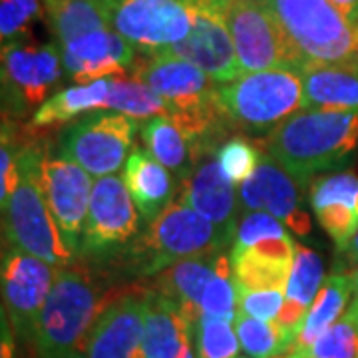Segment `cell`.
I'll return each instance as SVG.
<instances>
[{
    "instance_id": "obj_26",
    "label": "cell",
    "mask_w": 358,
    "mask_h": 358,
    "mask_svg": "<svg viewBox=\"0 0 358 358\" xmlns=\"http://www.w3.org/2000/svg\"><path fill=\"white\" fill-rule=\"evenodd\" d=\"M110 82L112 78L60 90L36 110L32 117V126L34 128L62 126L72 122L78 115L90 114L94 110H106V102L110 96Z\"/></svg>"
},
{
    "instance_id": "obj_34",
    "label": "cell",
    "mask_w": 358,
    "mask_h": 358,
    "mask_svg": "<svg viewBox=\"0 0 358 358\" xmlns=\"http://www.w3.org/2000/svg\"><path fill=\"white\" fill-rule=\"evenodd\" d=\"M307 358H358V294L345 315L313 343Z\"/></svg>"
},
{
    "instance_id": "obj_9",
    "label": "cell",
    "mask_w": 358,
    "mask_h": 358,
    "mask_svg": "<svg viewBox=\"0 0 358 358\" xmlns=\"http://www.w3.org/2000/svg\"><path fill=\"white\" fill-rule=\"evenodd\" d=\"M199 0H120L110 22L122 38L143 54H157L185 38Z\"/></svg>"
},
{
    "instance_id": "obj_20",
    "label": "cell",
    "mask_w": 358,
    "mask_h": 358,
    "mask_svg": "<svg viewBox=\"0 0 358 358\" xmlns=\"http://www.w3.org/2000/svg\"><path fill=\"white\" fill-rule=\"evenodd\" d=\"M296 243L291 235L251 247H231V265L239 293L287 291Z\"/></svg>"
},
{
    "instance_id": "obj_31",
    "label": "cell",
    "mask_w": 358,
    "mask_h": 358,
    "mask_svg": "<svg viewBox=\"0 0 358 358\" xmlns=\"http://www.w3.org/2000/svg\"><path fill=\"white\" fill-rule=\"evenodd\" d=\"M201 315L233 320L239 315V287L231 265L229 253H219L215 275L201 296Z\"/></svg>"
},
{
    "instance_id": "obj_28",
    "label": "cell",
    "mask_w": 358,
    "mask_h": 358,
    "mask_svg": "<svg viewBox=\"0 0 358 358\" xmlns=\"http://www.w3.org/2000/svg\"><path fill=\"white\" fill-rule=\"evenodd\" d=\"M44 6L50 16L58 46L90 32L112 28V10L90 0H44Z\"/></svg>"
},
{
    "instance_id": "obj_8",
    "label": "cell",
    "mask_w": 358,
    "mask_h": 358,
    "mask_svg": "<svg viewBox=\"0 0 358 358\" xmlns=\"http://www.w3.org/2000/svg\"><path fill=\"white\" fill-rule=\"evenodd\" d=\"M138 126V120L129 115L96 112L66 129L60 138V152L92 178L114 176L128 162Z\"/></svg>"
},
{
    "instance_id": "obj_32",
    "label": "cell",
    "mask_w": 358,
    "mask_h": 358,
    "mask_svg": "<svg viewBox=\"0 0 358 358\" xmlns=\"http://www.w3.org/2000/svg\"><path fill=\"white\" fill-rule=\"evenodd\" d=\"M195 358H239L241 343L235 322L201 315L193 327Z\"/></svg>"
},
{
    "instance_id": "obj_1",
    "label": "cell",
    "mask_w": 358,
    "mask_h": 358,
    "mask_svg": "<svg viewBox=\"0 0 358 358\" xmlns=\"http://www.w3.org/2000/svg\"><path fill=\"white\" fill-rule=\"evenodd\" d=\"M357 148L358 112L299 110L265 140V154L307 183L343 166Z\"/></svg>"
},
{
    "instance_id": "obj_10",
    "label": "cell",
    "mask_w": 358,
    "mask_h": 358,
    "mask_svg": "<svg viewBox=\"0 0 358 358\" xmlns=\"http://www.w3.org/2000/svg\"><path fill=\"white\" fill-rule=\"evenodd\" d=\"M64 74L62 54L54 44L36 46L24 40L2 44V92L4 106L18 115L38 110L46 94Z\"/></svg>"
},
{
    "instance_id": "obj_25",
    "label": "cell",
    "mask_w": 358,
    "mask_h": 358,
    "mask_svg": "<svg viewBox=\"0 0 358 358\" xmlns=\"http://www.w3.org/2000/svg\"><path fill=\"white\" fill-rule=\"evenodd\" d=\"M215 263L217 255L179 261L157 275L154 291L178 303L187 320L195 324L201 317V296L205 287L215 275Z\"/></svg>"
},
{
    "instance_id": "obj_30",
    "label": "cell",
    "mask_w": 358,
    "mask_h": 358,
    "mask_svg": "<svg viewBox=\"0 0 358 358\" xmlns=\"http://www.w3.org/2000/svg\"><path fill=\"white\" fill-rule=\"evenodd\" d=\"M103 112H117L140 122L155 115H169V108L162 96L138 78H112Z\"/></svg>"
},
{
    "instance_id": "obj_12",
    "label": "cell",
    "mask_w": 358,
    "mask_h": 358,
    "mask_svg": "<svg viewBox=\"0 0 358 358\" xmlns=\"http://www.w3.org/2000/svg\"><path fill=\"white\" fill-rule=\"evenodd\" d=\"M157 54H167L197 66L217 84H229L243 76L235 44L219 10V0H199L192 32L171 48Z\"/></svg>"
},
{
    "instance_id": "obj_24",
    "label": "cell",
    "mask_w": 358,
    "mask_h": 358,
    "mask_svg": "<svg viewBox=\"0 0 358 358\" xmlns=\"http://www.w3.org/2000/svg\"><path fill=\"white\" fill-rule=\"evenodd\" d=\"M352 294H355V287H352L350 275L334 273L331 277H327L317 299L308 307L305 319L296 327L294 345L289 352H296L303 358H307V350L313 346V343L345 315Z\"/></svg>"
},
{
    "instance_id": "obj_23",
    "label": "cell",
    "mask_w": 358,
    "mask_h": 358,
    "mask_svg": "<svg viewBox=\"0 0 358 358\" xmlns=\"http://www.w3.org/2000/svg\"><path fill=\"white\" fill-rule=\"evenodd\" d=\"M124 181L140 215L148 223L159 217L173 203L176 181L169 169L143 148L131 150L124 167Z\"/></svg>"
},
{
    "instance_id": "obj_18",
    "label": "cell",
    "mask_w": 358,
    "mask_h": 358,
    "mask_svg": "<svg viewBox=\"0 0 358 358\" xmlns=\"http://www.w3.org/2000/svg\"><path fill=\"white\" fill-rule=\"evenodd\" d=\"M185 203L217 227L237 229L239 192L217 162V150H207L193 155L189 173L181 181V195Z\"/></svg>"
},
{
    "instance_id": "obj_14",
    "label": "cell",
    "mask_w": 358,
    "mask_h": 358,
    "mask_svg": "<svg viewBox=\"0 0 358 358\" xmlns=\"http://www.w3.org/2000/svg\"><path fill=\"white\" fill-rule=\"evenodd\" d=\"M310 183L294 178L268 154L259 162L251 178L239 185V201L247 211H265L285 221L294 235L307 237L310 217L305 209V189Z\"/></svg>"
},
{
    "instance_id": "obj_13",
    "label": "cell",
    "mask_w": 358,
    "mask_h": 358,
    "mask_svg": "<svg viewBox=\"0 0 358 358\" xmlns=\"http://www.w3.org/2000/svg\"><path fill=\"white\" fill-rule=\"evenodd\" d=\"M54 273L52 265L14 247L2 255L4 313H8L14 333L26 343H34L38 317L50 294Z\"/></svg>"
},
{
    "instance_id": "obj_45",
    "label": "cell",
    "mask_w": 358,
    "mask_h": 358,
    "mask_svg": "<svg viewBox=\"0 0 358 358\" xmlns=\"http://www.w3.org/2000/svg\"><path fill=\"white\" fill-rule=\"evenodd\" d=\"M350 279H352V287H355V294H358V267L350 273Z\"/></svg>"
},
{
    "instance_id": "obj_17",
    "label": "cell",
    "mask_w": 358,
    "mask_h": 358,
    "mask_svg": "<svg viewBox=\"0 0 358 358\" xmlns=\"http://www.w3.org/2000/svg\"><path fill=\"white\" fill-rule=\"evenodd\" d=\"M58 48L64 72L76 84L124 78L136 64V48L112 28L84 34Z\"/></svg>"
},
{
    "instance_id": "obj_44",
    "label": "cell",
    "mask_w": 358,
    "mask_h": 358,
    "mask_svg": "<svg viewBox=\"0 0 358 358\" xmlns=\"http://www.w3.org/2000/svg\"><path fill=\"white\" fill-rule=\"evenodd\" d=\"M64 358H88L86 357V352L84 350H80V348H76V350H72V352H68Z\"/></svg>"
},
{
    "instance_id": "obj_29",
    "label": "cell",
    "mask_w": 358,
    "mask_h": 358,
    "mask_svg": "<svg viewBox=\"0 0 358 358\" xmlns=\"http://www.w3.org/2000/svg\"><path fill=\"white\" fill-rule=\"evenodd\" d=\"M241 350L249 358H273L289 352L294 345V331L277 320H259L243 313L235 319Z\"/></svg>"
},
{
    "instance_id": "obj_36",
    "label": "cell",
    "mask_w": 358,
    "mask_h": 358,
    "mask_svg": "<svg viewBox=\"0 0 358 358\" xmlns=\"http://www.w3.org/2000/svg\"><path fill=\"white\" fill-rule=\"evenodd\" d=\"M42 14L40 0H0V36L2 44L24 40L28 26Z\"/></svg>"
},
{
    "instance_id": "obj_27",
    "label": "cell",
    "mask_w": 358,
    "mask_h": 358,
    "mask_svg": "<svg viewBox=\"0 0 358 358\" xmlns=\"http://www.w3.org/2000/svg\"><path fill=\"white\" fill-rule=\"evenodd\" d=\"M140 129L145 150L154 155L162 166L176 171L181 183L189 173L193 159L189 141L178 128V124L169 115H155L150 120H143Z\"/></svg>"
},
{
    "instance_id": "obj_33",
    "label": "cell",
    "mask_w": 358,
    "mask_h": 358,
    "mask_svg": "<svg viewBox=\"0 0 358 358\" xmlns=\"http://www.w3.org/2000/svg\"><path fill=\"white\" fill-rule=\"evenodd\" d=\"M324 282V265L317 251L296 243L293 267L287 282V301L308 308Z\"/></svg>"
},
{
    "instance_id": "obj_15",
    "label": "cell",
    "mask_w": 358,
    "mask_h": 358,
    "mask_svg": "<svg viewBox=\"0 0 358 358\" xmlns=\"http://www.w3.org/2000/svg\"><path fill=\"white\" fill-rule=\"evenodd\" d=\"M138 229L140 217L124 178H96L82 235V253L98 255L129 243Z\"/></svg>"
},
{
    "instance_id": "obj_35",
    "label": "cell",
    "mask_w": 358,
    "mask_h": 358,
    "mask_svg": "<svg viewBox=\"0 0 358 358\" xmlns=\"http://www.w3.org/2000/svg\"><path fill=\"white\" fill-rule=\"evenodd\" d=\"M261 157L259 150L245 138H229L217 148V162L223 173L239 185L255 173Z\"/></svg>"
},
{
    "instance_id": "obj_6",
    "label": "cell",
    "mask_w": 358,
    "mask_h": 358,
    "mask_svg": "<svg viewBox=\"0 0 358 358\" xmlns=\"http://www.w3.org/2000/svg\"><path fill=\"white\" fill-rule=\"evenodd\" d=\"M102 308L86 275L68 267L56 268L34 336L38 358H64L76 348L82 350Z\"/></svg>"
},
{
    "instance_id": "obj_4",
    "label": "cell",
    "mask_w": 358,
    "mask_h": 358,
    "mask_svg": "<svg viewBox=\"0 0 358 358\" xmlns=\"http://www.w3.org/2000/svg\"><path fill=\"white\" fill-rule=\"evenodd\" d=\"M40 162L42 154L32 145L16 152L18 185L4 209V235L14 249L42 259L52 267H66L74 255L66 247L44 199Z\"/></svg>"
},
{
    "instance_id": "obj_37",
    "label": "cell",
    "mask_w": 358,
    "mask_h": 358,
    "mask_svg": "<svg viewBox=\"0 0 358 358\" xmlns=\"http://www.w3.org/2000/svg\"><path fill=\"white\" fill-rule=\"evenodd\" d=\"M289 233L281 221L265 211H247L237 221L235 241L231 247H251V245L265 241V239H281Z\"/></svg>"
},
{
    "instance_id": "obj_16",
    "label": "cell",
    "mask_w": 358,
    "mask_h": 358,
    "mask_svg": "<svg viewBox=\"0 0 358 358\" xmlns=\"http://www.w3.org/2000/svg\"><path fill=\"white\" fill-rule=\"evenodd\" d=\"M148 291L110 301L92 324L82 350L88 358H140Z\"/></svg>"
},
{
    "instance_id": "obj_3",
    "label": "cell",
    "mask_w": 358,
    "mask_h": 358,
    "mask_svg": "<svg viewBox=\"0 0 358 358\" xmlns=\"http://www.w3.org/2000/svg\"><path fill=\"white\" fill-rule=\"evenodd\" d=\"M289 42L299 70L358 62V28L331 0H261Z\"/></svg>"
},
{
    "instance_id": "obj_21",
    "label": "cell",
    "mask_w": 358,
    "mask_h": 358,
    "mask_svg": "<svg viewBox=\"0 0 358 358\" xmlns=\"http://www.w3.org/2000/svg\"><path fill=\"white\" fill-rule=\"evenodd\" d=\"M193 327L178 303L148 291V310L140 358H195Z\"/></svg>"
},
{
    "instance_id": "obj_7",
    "label": "cell",
    "mask_w": 358,
    "mask_h": 358,
    "mask_svg": "<svg viewBox=\"0 0 358 358\" xmlns=\"http://www.w3.org/2000/svg\"><path fill=\"white\" fill-rule=\"evenodd\" d=\"M243 74L293 68L299 70L282 30L261 0H219Z\"/></svg>"
},
{
    "instance_id": "obj_19",
    "label": "cell",
    "mask_w": 358,
    "mask_h": 358,
    "mask_svg": "<svg viewBox=\"0 0 358 358\" xmlns=\"http://www.w3.org/2000/svg\"><path fill=\"white\" fill-rule=\"evenodd\" d=\"M308 187L315 217L336 251L345 253L358 231V178L350 171H338L313 179Z\"/></svg>"
},
{
    "instance_id": "obj_39",
    "label": "cell",
    "mask_w": 358,
    "mask_h": 358,
    "mask_svg": "<svg viewBox=\"0 0 358 358\" xmlns=\"http://www.w3.org/2000/svg\"><path fill=\"white\" fill-rule=\"evenodd\" d=\"M0 162H2V183H0V199H2V211L8 207L14 189L18 185V164L13 143L6 138V131L2 129V148H0Z\"/></svg>"
},
{
    "instance_id": "obj_41",
    "label": "cell",
    "mask_w": 358,
    "mask_h": 358,
    "mask_svg": "<svg viewBox=\"0 0 358 358\" xmlns=\"http://www.w3.org/2000/svg\"><path fill=\"white\" fill-rule=\"evenodd\" d=\"M2 358H13V331L6 329V315L2 319Z\"/></svg>"
},
{
    "instance_id": "obj_22",
    "label": "cell",
    "mask_w": 358,
    "mask_h": 358,
    "mask_svg": "<svg viewBox=\"0 0 358 358\" xmlns=\"http://www.w3.org/2000/svg\"><path fill=\"white\" fill-rule=\"evenodd\" d=\"M303 110L358 112V62L305 66Z\"/></svg>"
},
{
    "instance_id": "obj_42",
    "label": "cell",
    "mask_w": 358,
    "mask_h": 358,
    "mask_svg": "<svg viewBox=\"0 0 358 358\" xmlns=\"http://www.w3.org/2000/svg\"><path fill=\"white\" fill-rule=\"evenodd\" d=\"M343 255H345V261L348 265L358 267V231L357 235H355V239H352V243L348 245V249H346Z\"/></svg>"
},
{
    "instance_id": "obj_5",
    "label": "cell",
    "mask_w": 358,
    "mask_h": 358,
    "mask_svg": "<svg viewBox=\"0 0 358 358\" xmlns=\"http://www.w3.org/2000/svg\"><path fill=\"white\" fill-rule=\"evenodd\" d=\"M219 106L231 126L271 134L303 110V78L293 68L249 72L229 84H219Z\"/></svg>"
},
{
    "instance_id": "obj_40",
    "label": "cell",
    "mask_w": 358,
    "mask_h": 358,
    "mask_svg": "<svg viewBox=\"0 0 358 358\" xmlns=\"http://www.w3.org/2000/svg\"><path fill=\"white\" fill-rule=\"evenodd\" d=\"M331 2L350 24L358 28V0H331Z\"/></svg>"
},
{
    "instance_id": "obj_2",
    "label": "cell",
    "mask_w": 358,
    "mask_h": 358,
    "mask_svg": "<svg viewBox=\"0 0 358 358\" xmlns=\"http://www.w3.org/2000/svg\"><path fill=\"white\" fill-rule=\"evenodd\" d=\"M233 241V231L217 227L178 199L134 241L129 249L131 271L145 277L159 275L185 259L219 255Z\"/></svg>"
},
{
    "instance_id": "obj_11",
    "label": "cell",
    "mask_w": 358,
    "mask_h": 358,
    "mask_svg": "<svg viewBox=\"0 0 358 358\" xmlns=\"http://www.w3.org/2000/svg\"><path fill=\"white\" fill-rule=\"evenodd\" d=\"M40 183L66 247L76 255L82 251V235L94 189L92 176L66 157L42 155Z\"/></svg>"
},
{
    "instance_id": "obj_47",
    "label": "cell",
    "mask_w": 358,
    "mask_h": 358,
    "mask_svg": "<svg viewBox=\"0 0 358 358\" xmlns=\"http://www.w3.org/2000/svg\"><path fill=\"white\" fill-rule=\"evenodd\" d=\"M245 358H249V357H245Z\"/></svg>"
},
{
    "instance_id": "obj_43",
    "label": "cell",
    "mask_w": 358,
    "mask_h": 358,
    "mask_svg": "<svg viewBox=\"0 0 358 358\" xmlns=\"http://www.w3.org/2000/svg\"><path fill=\"white\" fill-rule=\"evenodd\" d=\"M90 2H94V4H100L103 8H108V10H112L115 4L120 2V0H90Z\"/></svg>"
},
{
    "instance_id": "obj_38",
    "label": "cell",
    "mask_w": 358,
    "mask_h": 358,
    "mask_svg": "<svg viewBox=\"0 0 358 358\" xmlns=\"http://www.w3.org/2000/svg\"><path fill=\"white\" fill-rule=\"evenodd\" d=\"M285 291H253L239 293V313L259 320H277L285 307Z\"/></svg>"
},
{
    "instance_id": "obj_46",
    "label": "cell",
    "mask_w": 358,
    "mask_h": 358,
    "mask_svg": "<svg viewBox=\"0 0 358 358\" xmlns=\"http://www.w3.org/2000/svg\"><path fill=\"white\" fill-rule=\"evenodd\" d=\"M273 358H303L301 355H296V352H285V355H279V357H273Z\"/></svg>"
}]
</instances>
